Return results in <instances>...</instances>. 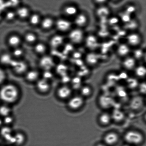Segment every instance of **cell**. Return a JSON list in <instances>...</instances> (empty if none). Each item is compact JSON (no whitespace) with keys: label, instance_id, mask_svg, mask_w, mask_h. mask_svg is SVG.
<instances>
[{"label":"cell","instance_id":"obj_46","mask_svg":"<svg viewBox=\"0 0 146 146\" xmlns=\"http://www.w3.org/2000/svg\"><path fill=\"white\" fill-rule=\"evenodd\" d=\"M3 123V121H2L1 119H0V126L2 125V124Z\"/></svg>","mask_w":146,"mask_h":146},{"label":"cell","instance_id":"obj_13","mask_svg":"<svg viewBox=\"0 0 146 146\" xmlns=\"http://www.w3.org/2000/svg\"><path fill=\"white\" fill-rule=\"evenodd\" d=\"M42 17V15L39 12L32 11L27 21L31 27H39Z\"/></svg>","mask_w":146,"mask_h":146},{"label":"cell","instance_id":"obj_23","mask_svg":"<svg viewBox=\"0 0 146 146\" xmlns=\"http://www.w3.org/2000/svg\"><path fill=\"white\" fill-rule=\"evenodd\" d=\"M77 9L74 5H66L62 9L63 13L66 16H74L77 14Z\"/></svg>","mask_w":146,"mask_h":146},{"label":"cell","instance_id":"obj_20","mask_svg":"<svg viewBox=\"0 0 146 146\" xmlns=\"http://www.w3.org/2000/svg\"><path fill=\"white\" fill-rule=\"evenodd\" d=\"M118 134L115 132H110L106 134L104 137V140L106 144L111 145L116 143L118 141Z\"/></svg>","mask_w":146,"mask_h":146},{"label":"cell","instance_id":"obj_25","mask_svg":"<svg viewBox=\"0 0 146 146\" xmlns=\"http://www.w3.org/2000/svg\"><path fill=\"white\" fill-rule=\"evenodd\" d=\"M136 65L135 59L132 57L126 58L123 62V66L126 69L131 70L135 68Z\"/></svg>","mask_w":146,"mask_h":146},{"label":"cell","instance_id":"obj_29","mask_svg":"<svg viewBox=\"0 0 146 146\" xmlns=\"http://www.w3.org/2000/svg\"><path fill=\"white\" fill-rule=\"evenodd\" d=\"M14 143L18 145H21L25 141V135L22 133L18 132L14 135Z\"/></svg>","mask_w":146,"mask_h":146},{"label":"cell","instance_id":"obj_8","mask_svg":"<svg viewBox=\"0 0 146 146\" xmlns=\"http://www.w3.org/2000/svg\"><path fill=\"white\" fill-rule=\"evenodd\" d=\"M33 50L35 54L40 57L47 55L48 45L46 43L39 40L33 46Z\"/></svg>","mask_w":146,"mask_h":146},{"label":"cell","instance_id":"obj_32","mask_svg":"<svg viewBox=\"0 0 146 146\" xmlns=\"http://www.w3.org/2000/svg\"><path fill=\"white\" fill-rule=\"evenodd\" d=\"M97 13L100 17H106L110 14L109 9L107 7H101L97 10Z\"/></svg>","mask_w":146,"mask_h":146},{"label":"cell","instance_id":"obj_18","mask_svg":"<svg viewBox=\"0 0 146 146\" xmlns=\"http://www.w3.org/2000/svg\"><path fill=\"white\" fill-rule=\"evenodd\" d=\"M24 75L27 81L30 82H34L39 79L40 73L38 70L29 68Z\"/></svg>","mask_w":146,"mask_h":146},{"label":"cell","instance_id":"obj_26","mask_svg":"<svg viewBox=\"0 0 146 146\" xmlns=\"http://www.w3.org/2000/svg\"><path fill=\"white\" fill-rule=\"evenodd\" d=\"M111 115L107 113H103L99 117V121L100 123L103 125H108L111 122Z\"/></svg>","mask_w":146,"mask_h":146},{"label":"cell","instance_id":"obj_5","mask_svg":"<svg viewBox=\"0 0 146 146\" xmlns=\"http://www.w3.org/2000/svg\"><path fill=\"white\" fill-rule=\"evenodd\" d=\"M124 139L127 143L132 144H138L142 142L143 139L142 134L135 130H130L125 133Z\"/></svg>","mask_w":146,"mask_h":146},{"label":"cell","instance_id":"obj_7","mask_svg":"<svg viewBox=\"0 0 146 146\" xmlns=\"http://www.w3.org/2000/svg\"><path fill=\"white\" fill-rule=\"evenodd\" d=\"M17 19L21 21H27L32 11L26 5H19L15 9Z\"/></svg>","mask_w":146,"mask_h":146},{"label":"cell","instance_id":"obj_10","mask_svg":"<svg viewBox=\"0 0 146 146\" xmlns=\"http://www.w3.org/2000/svg\"><path fill=\"white\" fill-rule=\"evenodd\" d=\"M68 37L71 42L74 44L80 43L84 39V33L79 29H76L69 31Z\"/></svg>","mask_w":146,"mask_h":146},{"label":"cell","instance_id":"obj_38","mask_svg":"<svg viewBox=\"0 0 146 146\" xmlns=\"http://www.w3.org/2000/svg\"><path fill=\"white\" fill-rule=\"evenodd\" d=\"M3 121V123L5 124L7 126H8L13 123L14 118L13 117L11 116V115H10L4 117V119Z\"/></svg>","mask_w":146,"mask_h":146},{"label":"cell","instance_id":"obj_30","mask_svg":"<svg viewBox=\"0 0 146 146\" xmlns=\"http://www.w3.org/2000/svg\"><path fill=\"white\" fill-rule=\"evenodd\" d=\"M11 110L9 106L2 105L0 106V115L3 117L11 115Z\"/></svg>","mask_w":146,"mask_h":146},{"label":"cell","instance_id":"obj_12","mask_svg":"<svg viewBox=\"0 0 146 146\" xmlns=\"http://www.w3.org/2000/svg\"><path fill=\"white\" fill-rule=\"evenodd\" d=\"M84 99L81 96H76L70 99L68 102V106L71 109L77 110L81 108L84 104Z\"/></svg>","mask_w":146,"mask_h":146},{"label":"cell","instance_id":"obj_27","mask_svg":"<svg viewBox=\"0 0 146 146\" xmlns=\"http://www.w3.org/2000/svg\"><path fill=\"white\" fill-rule=\"evenodd\" d=\"M117 52L118 55L120 56H126L130 52L129 46L126 44H121L118 46Z\"/></svg>","mask_w":146,"mask_h":146},{"label":"cell","instance_id":"obj_1","mask_svg":"<svg viewBox=\"0 0 146 146\" xmlns=\"http://www.w3.org/2000/svg\"><path fill=\"white\" fill-rule=\"evenodd\" d=\"M19 96V90L14 84H7L0 89V99L6 104L16 102Z\"/></svg>","mask_w":146,"mask_h":146},{"label":"cell","instance_id":"obj_37","mask_svg":"<svg viewBox=\"0 0 146 146\" xmlns=\"http://www.w3.org/2000/svg\"><path fill=\"white\" fill-rule=\"evenodd\" d=\"M7 78V73L5 69L0 66V84L3 83Z\"/></svg>","mask_w":146,"mask_h":146},{"label":"cell","instance_id":"obj_2","mask_svg":"<svg viewBox=\"0 0 146 146\" xmlns=\"http://www.w3.org/2000/svg\"><path fill=\"white\" fill-rule=\"evenodd\" d=\"M11 69L17 75L25 74L29 69V63L25 59L14 60Z\"/></svg>","mask_w":146,"mask_h":146},{"label":"cell","instance_id":"obj_35","mask_svg":"<svg viewBox=\"0 0 146 146\" xmlns=\"http://www.w3.org/2000/svg\"><path fill=\"white\" fill-rule=\"evenodd\" d=\"M135 73L138 77H144L146 74V69L143 66H140L135 69Z\"/></svg>","mask_w":146,"mask_h":146},{"label":"cell","instance_id":"obj_3","mask_svg":"<svg viewBox=\"0 0 146 146\" xmlns=\"http://www.w3.org/2000/svg\"><path fill=\"white\" fill-rule=\"evenodd\" d=\"M6 43L11 49L22 46L24 43L22 36L16 33L9 34L6 38Z\"/></svg>","mask_w":146,"mask_h":146},{"label":"cell","instance_id":"obj_22","mask_svg":"<svg viewBox=\"0 0 146 146\" xmlns=\"http://www.w3.org/2000/svg\"><path fill=\"white\" fill-rule=\"evenodd\" d=\"M127 41L129 45L136 46L141 42V36L138 34L135 33L130 34L127 37Z\"/></svg>","mask_w":146,"mask_h":146},{"label":"cell","instance_id":"obj_11","mask_svg":"<svg viewBox=\"0 0 146 146\" xmlns=\"http://www.w3.org/2000/svg\"><path fill=\"white\" fill-rule=\"evenodd\" d=\"M22 38L24 43L32 46L39 40L38 34L33 31H27L22 36Z\"/></svg>","mask_w":146,"mask_h":146},{"label":"cell","instance_id":"obj_15","mask_svg":"<svg viewBox=\"0 0 146 146\" xmlns=\"http://www.w3.org/2000/svg\"><path fill=\"white\" fill-rule=\"evenodd\" d=\"M64 43V38L60 34H57L53 35L49 40V46L51 48H58Z\"/></svg>","mask_w":146,"mask_h":146},{"label":"cell","instance_id":"obj_44","mask_svg":"<svg viewBox=\"0 0 146 146\" xmlns=\"http://www.w3.org/2000/svg\"><path fill=\"white\" fill-rule=\"evenodd\" d=\"M3 20V13H2L1 11H0V22Z\"/></svg>","mask_w":146,"mask_h":146},{"label":"cell","instance_id":"obj_34","mask_svg":"<svg viewBox=\"0 0 146 146\" xmlns=\"http://www.w3.org/2000/svg\"><path fill=\"white\" fill-rule=\"evenodd\" d=\"M87 62L91 65L96 64L98 61V57L96 54L93 53L89 54L86 58Z\"/></svg>","mask_w":146,"mask_h":146},{"label":"cell","instance_id":"obj_9","mask_svg":"<svg viewBox=\"0 0 146 146\" xmlns=\"http://www.w3.org/2000/svg\"><path fill=\"white\" fill-rule=\"evenodd\" d=\"M14 58L10 52H3L0 54V66L4 69L11 68L14 61Z\"/></svg>","mask_w":146,"mask_h":146},{"label":"cell","instance_id":"obj_17","mask_svg":"<svg viewBox=\"0 0 146 146\" xmlns=\"http://www.w3.org/2000/svg\"><path fill=\"white\" fill-rule=\"evenodd\" d=\"M57 93L59 98L65 100L70 97L72 93V90L68 86H63L58 88Z\"/></svg>","mask_w":146,"mask_h":146},{"label":"cell","instance_id":"obj_36","mask_svg":"<svg viewBox=\"0 0 146 146\" xmlns=\"http://www.w3.org/2000/svg\"><path fill=\"white\" fill-rule=\"evenodd\" d=\"M7 126L1 129V135L4 138H5L9 136L12 134V131H11V129L9 128L8 126Z\"/></svg>","mask_w":146,"mask_h":146},{"label":"cell","instance_id":"obj_19","mask_svg":"<svg viewBox=\"0 0 146 146\" xmlns=\"http://www.w3.org/2000/svg\"><path fill=\"white\" fill-rule=\"evenodd\" d=\"M10 52L11 55L15 60L24 59L26 54L25 50L22 46L11 49Z\"/></svg>","mask_w":146,"mask_h":146},{"label":"cell","instance_id":"obj_47","mask_svg":"<svg viewBox=\"0 0 146 146\" xmlns=\"http://www.w3.org/2000/svg\"><path fill=\"white\" fill-rule=\"evenodd\" d=\"M123 146H130V145H124Z\"/></svg>","mask_w":146,"mask_h":146},{"label":"cell","instance_id":"obj_40","mask_svg":"<svg viewBox=\"0 0 146 146\" xmlns=\"http://www.w3.org/2000/svg\"><path fill=\"white\" fill-rule=\"evenodd\" d=\"M121 19H122L123 21H125V22H128L130 20L129 14H124L121 17Z\"/></svg>","mask_w":146,"mask_h":146},{"label":"cell","instance_id":"obj_16","mask_svg":"<svg viewBox=\"0 0 146 146\" xmlns=\"http://www.w3.org/2000/svg\"><path fill=\"white\" fill-rule=\"evenodd\" d=\"M36 87L38 91L42 93L48 92L51 87L48 81L43 78L36 81Z\"/></svg>","mask_w":146,"mask_h":146},{"label":"cell","instance_id":"obj_21","mask_svg":"<svg viewBox=\"0 0 146 146\" xmlns=\"http://www.w3.org/2000/svg\"><path fill=\"white\" fill-rule=\"evenodd\" d=\"M3 20L8 23H12L17 19L15 9L7 10L3 13Z\"/></svg>","mask_w":146,"mask_h":146},{"label":"cell","instance_id":"obj_24","mask_svg":"<svg viewBox=\"0 0 146 146\" xmlns=\"http://www.w3.org/2000/svg\"><path fill=\"white\" fill-rule=\"evenodd\" d=\"M87 17L84 14H80L77 15L74 19V23L79 27L84 26L86 24Z\"/></svg>","mask_w":146,"mask_h":146},{"label":"cell","instance_id":"obj_4","mask_svg":"<svg viewBox=\"0 0 146 146\" xmlns=\"http://www.w3.org/2000/svg\"><path fill=\"white\" fill-rule=\"evenodd\" d=\"M72 27V23L69 20L62 17L55 19L54 28L61 33L69 32Z\"/></svg>","mask_w":146,"mask_h":146},{"label":"cell","instance_id":"obj_45","mask_svg":"<svg viewBox=\"0 0 146 146\" xmlns=\"http://www.w3.org/2000/svg\"><path fill=\"white\" fill-rule=\"evenodd\" d=\"M97 146H106L104 144H99Z\"/></svg>","mask_w":146,"mask_h":146},{"label":"cell","instance_id":"obj_39","mask_svg":"<svg viewBox=\"0 0 146 146\" xmlns=\"http://www.w3.org/2000/svg\"><path fill=\"white\" fill-rule=\"evenodd\" d=\"M52 74L49 71H45L43 74V78L44 79L49 80L52 78Z\"/></svg>","mask_w":146,"mask_h":146},{"label":"cell","instance_id":"obj_41","mask_svg":"<svg viewBox=\"0 0 146 146\" xmlns=\"http://www.w3.org/2000/svg\"><path fill=\"white\" fill-rule=\"evenodd\" d=\"M145 86V83H143V84H141V86H140V91H141V93H144V92H145L146 89H144V87Z\"/></svg>","mask_w":146,"mask_h":146},{"label":"cell","instance_id":"obj_31","mask_svg":"<svg viewBox=\"0 0 146 146\" xmlns=\"http://www.w3.org/2000/svg\"><path fill=\"white\" fill-rule=\"evenodd\" d=\"M80 92L81 96L83 97L89 96L92 92L91 87L88 86H84L80 89Z\"/></svg>","mask_w":146,"mask_h":146},{"label":"cell","instance_id":"obj_33","mask_svg":"<svg viewBox=\"0 0 146 146\" xmlns=\"http://www.w3.org/2000/svg\"><path fill=\"white\" fill-rule=\"evenodd\" d=\"M86 43L87 46L89 48H94L96 46L97 40L94 36H89L87 38Z\"/></svg>","mask_w":146,"mask_h":146},{"label":"cell","instance_id":"obj_14","mask_svg":"<svg viewBox=\"0 0 146 146\" xmlns=\"http://www.w3.org/2000/svg\"><path fill=\"white\" fill-rule=\"evenodd\" d=\"M39 61L40 66L45 71H49L53 66V60L48 55L40 57Z\"/></svg>","mask_w":146,"mask_h":146},{"label":"cell","instance_id":"obj_42","mask_svg":"<svg viewBox=\"0 0 146 146\" xmlns=\"http://www.w3.org/2000/svg\"><path fill=\"white\" fill-rule=\"evenodd\" d=\"M134 9H134V8L132 6H130L128 8H127V12L128 13L132 12L133 11H134Z\"/></svg>","mask_w":146,"mask_h":146},{"label":"cell","instance_id":"obj_43","mask_svg":"<svg viewBox=\"0 0 146 146\" xmlns=\"http://www.w3.org/2000/svg\"><path fill=\"white\" fill-rule=\"evenodd\" d=\"M107 0H95L96 3L100 4H102L104 3Z\"/></svg>","mask_w":146,"mask_h":146},{"label":"cell","instance_id":"obj_48","mask_svg":"<svg viewBox=\"0 0 146 146\" xmlns=\"http://www.w3.org/2000/svg\"><path fill=\"white\" fill-rule=\"evenodd\" d=\"M114 1H117V0H114Z\"/></svg>","mask_w":146,"mask_h":146},{"label":"cell","instance_id":"obj_6","mask_svg":"<svg viewBox=\"0 0 146 146\" xmlns=\"http://www.w3.org/2000/svg\"><path fill=\"white\" fill-rule=\"evenodd\" d=\"M55 21V19L50 15L42 17L39 28L46 32L51 31L54 28Z\"/></svg>","mask_w":146,"mask_h":146},{"label":"cell","instance_id":"obj_28","mask_svg":"<svg viewBox=\"0 0 146 146\" xmlns=\"http://www.w3.org/2000/svg\"><path fill=\"white\" fill-rule=\"evenodd\" d=\"M111 116V119L116 122H120L123 121L124 117L123 112L118 110H114Z\"/></svg>","mask_w":146,"mask_h":146}]
</instances>
